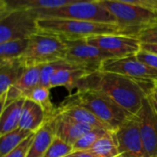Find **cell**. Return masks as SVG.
<instances>
[{"label": "cell", "instance_id": "1", "mask_svg": "<svg viewBox=\"0 0 157 157\" xmlns=\"http://www.w3.org/2000/svg\"><path fill=\"white\" fill-rule=\"evenodd\" d=\"M155 82H138L131 78L105 71H95L84 77L78 90H97L109 96L123 109L136 116L150 91L145 86Z\"/></svg>", "mask_w": 157, "mask_h": 157}, {"label": "cell", "instance_id": "2", "mask_svg": "<svg viewBox=\"0 0 157 157\" xmlns=\"http://www.w3.org/2000/svg\"><path fill=\"white\" fill-rule=\"evenodd\" d=\"M38 32L56 35L63 40H81L103 34H123L136 36L125 27L116 23H102L86 21L41 19L37 20Z\"/></svg>", "mask_w": 157, "mask_h": 157}, {"label": "cell", "instance_id": "3", "mask_svg": "<svg viewBox=\"0 0 157 157\" xmlns=\"http://www.w3.org/2000/svg\"><path fill=\"white\" fill-rule=\"evenodd\" d=\"M67 102L80 105L94 114L111 131H115L132 117L109 96L97 90H78Z\"/></svg>", "mask_w": 157, "mask_h": 157}, {"label": "cell", "instance_id": "4", "mask_svg": "<svg viewBox=\"0 0 157 157\" xmlns=\"http://www.w3.org/2000/svg\"><path fill=\"white\" fill-rule=\"evenodd\" d=\"M67 45L63 39L45 33L37 32L28 38V44L18 58L23 67L42 66L65 60Z\"/></svg>", "mask_w": 157, "mask_h": 157}, {"label": "cell", "instance_id": "5", "mask_svg": "<svg viewBox=\"0 0 157 157\" xmlns=\"http://www.w3.org/2000/svg\"><path fill=\"white\" fill-rule=\"evenodd\" d=\"M32 11L34 13L37 20L63 19L102 23H116L114 17L97 0H94V1H82L63 7L35 10Z\"/></svg>", "mask_w": 157, "mask_h": 157}, {"label": "cell", "instance_id": "6", "mask_svg": "<svg viewBox=\"0 0 157 157\" xmlns=\"http://www.w3.org/2000/svg\"><path fill=\"white\" fill-rule=\"evenodd\" d=\"M114 17L116 23L131 30L135 35L152 25L157 24V12L116 0H97Z\"/></svg>", "mask_w": 157, "mask_h": 157}, {"label": "cell", "instance_id": "7", "mask_svg": "<svg viewBox=\"0 0 157 157\" xmlns=\"http://www.w3.org/2000/svg\"><path fill=\"white\" fill-rule=\"evenodd\" d=\"M37 32V18L32 10H8L0 14V44L27 39Z\"/></svg>", "mask_w": 157, "mask_h": 157}, {"label": "cell", "instance_id": "8", "mask_svg": "<svg viewBox=\"0 0 157 157\" xmlns=\"http://www.w3.org/2000/svg\"><path fill=\"white\" fill-rule=\"evenodd\" d=\"M64 42L67 45L65 61L90 73L100 70L103 62L112 58L98 47L88 44L85 39L64 40Z\"/></svg>", "mask_w": 157, "mask_h": 157}, {"label": "cell", "instance_id": "9", "mask_svg": "<svg viewBox=\"0 0 157 157\" xmlns=\"http://www.w3.org/2000/svg\"><path fill=\"white\" fill-rule=\"evenodd\" d=\"M100 70L120 74L138 82H157V70L140 61L136 55L105 60Z\"/></svg>", "mask_w": 157, "mask_h": 157}, {"label": "cell", "instance_id": "10", "mask_svg": "<svg viewBox=\"0 0 157 157\" xmlns=\"http://www.w3.org/2000/svg\"><path fill=\"white\" fill-rule=\"evenodd\" d=\"M88 44L98 47L112 58H122L136 55L140 50V42L136 36L123 34H103L88 37Z\"/></svg>", "mask_w": 157, "mask_h": 157}, {"label": "cell", "instance_id": "11", "mask_svg": "<svg viewBox=\"0 0 157 157\" xmlns=\"http://www.w3.org/2000/svg\"><path fill=\"white\" fill-rule=\"evenodd\" d=\"M113 133L119 157H146L136 116L125 122Z\"/></svg>", "mask_w": 157, "mask_h": 157}, {"label": "cell", "instance_id": "12", "mask_svg": "<svg viewBox=\"0 0 157 157\" xmlns=\"http://www.w3.org/2000/svg\"><path fill=\"white\" fill-rule=\"evenodd\" d=\"M146 157H157V116L150 107L146 98L136 115Z\"/></svg>", "mask_w": 157, "mask_h": 157}, {"label": "cell", "instance_id": "13", "mask_svg": "<svg viewBox=\"0 0 157 157\" xmlns=\"http://www.w3.org/2000/svg\"><path fill=\"white\" fill-rule=\"evenodd\" d=\"M47 120L54 130L55 136L71 145H73L86 132L94 128L88 125L77 122L74 119L57 112L56 108L55 113L48 117Z\"/></svg>", "mask_w": 157, "mask_h": 157}, {"label": "cell", "instance_id": "14", "mask_svg": "<svg viewBox=\"0 0 157 157\" xmlns=\"http://www.w3.org/2000/svg\"><path fill=\"white\" fill-rule=\"evenodd\" d=\"M41 66L24 67V69L18 82L7 92L6 105L16 101L25 95L40 84Z\"/></svg>", "mask_w": 157, "mask_h": 157}, {"label": "cell", "instance_id": "15", "mask_svg": "<svg viewBox=\"0 0 157 157\" xmlns=\"http://www.w3.org/2000/svg\"><path fill=\"white\" fill-rule=\"evenodd\" d=\"M89 74L91 73L84 69L67 63L53 75L50 82V89L55 87H65L68 91L74 88L77 89L81 81Z\"/></svg>", "mask_w": 157, "mask_h": 157}, {"label": "cell", "instance_id": "16", "mask_svg": "<svg viewBox=\"0 0 157 157\" xmlns=\"http://www.w3.org/2000/svg\"><path fill=\"white\" fill-rule=\"evenodd\" d=\"M46 119L47 116L44 108L38 104L25 98L19 128L35 133L43 127Z\"/></svg>", "mask_w": 157, "mask_h": 157}, {"label": "cell", "instance_id": "17", "mask_svg": "<svg viewBox=\"0 0 157 157\" xmlns=\"http://www.w3.org/2000/svg\"><path fill=\"white\" fill-rule=\"evenodd\" d=\"M56 111L74 119L77 122L88 125L92 128H105L110 130L108 127L104 122H102L94 114L80 105L66 101L62 105L56 108Z\"/></svg>", "mask_w": 157, "mask_h": 157}, {"label": "cell", "instance_id": "18", "mask_svg": "<svg viewBox=\"0 0 157 157\" xmlns=\"http://www.w3.org/2000/svg\"><path fill=\"white\" fill-rule=\"evenodd\" d=\"M25 98L21 97L5 105L0 115V135L19 128Z\"/></svg>", "mask_w": 157, "mask_h": 157}, {"label": "cell", "instance_id": "19", "mask_svg": "<svg viewBox=\"0 0 157 157\" xmlns=\"http://www.w3.org/2000/svg\"><path fill=\"white\" fill-rule=\"evenodd\" d=\"M82 1H94V0H6V3L9 10H35L54 9Z\"/></svg>", "mask_w": 157, "mask_h": 157}, {"label": "cell", "instance_id": "20", "mask_svg": "<svg viewBox=\"0 0 157 157\" xmlns=\"http://www.w3.org/2000/svg\"><path fill=\"white\" fill-rule=\"evenodd\" d=\"M54 138V130L49 121L46 119L43 127L34 133L33 142L26 157H44V154Z\"/></svg>", "mask_w": 157, "mask_h": 157}, {"label": "cell", "instance_id": "21", "mask_svg": "<svg viewBox=\"0 0 157 157\" xmlns=\"http://www.w3.org/2000/svg\"><path fill=\"white\" fill-rule=\"evenodd\" d=\"M24 67L18 59L10 61L0 70V97L6 94L9 89L20 78Z\"/></svg>", "mask_w": 157, "mask_h": 157}, {"label": "cell", "instance_id": "22", "mask_svg": "<svg viewBox=\"0 0 157 157\" xmlns=\"http://www.w3.org/2000/svg\"><path fill=\"white\" fill-rule=\"evenodd\" d=\"M31 134L32 132L19 128L9 133L0 135V157H5Z\"/></svg>", "mask_w": 157, "mask_h": 157}, {"label": "cell", "instance_id": "23", "mask_svg": "<svg viewBox=\"0 0 157 157\" xmlns=\"http://www.w3.org/2000/svg\"><path fill=\"white\" fill-rule=\"evenodd\" d=\"M25 98L41 105L45 111L47 118L50 117L56 111V107L51 102L50 88H47L39 84L38 86L33 88L32 91H30L25 95Z\"/></svg>", "mask_w": 157, "mask_h": 157}, {"label": "cell", "instance_id": "24", "mask_svg": "<svg viewBox=\"0 0 157 157\" xmlns=\"http://www.w3.org/2000/svg\"><path fill=\"white\" fill-rule=\"evenodd\" d=\"M100 157H118V150L113 131H108L101 137L90 149Z\"/></svg>", "mask_w": 157, "mask_h": 157}, {"label": "cell", "instance_id": "25", "mask_svg": "<svg viewBox=\"0 0 157 157\" xmlns=\"http://www.w3.org/2000/svg\"><path fill=\"white\" fill-rule=\"evenodd\" d=\"M27 44L28 38L0 44V61H11L18 59L24 52Z\"/></svg>", "mask_w": 157, "mask_h": 157}, {"label": "cell", "instance_id": "26", "mask_svg": "<svg viewBox=\"0 0 157 157\" xmlns=\"http://www.w3.org/2000/svg\"><path fill=\"white\" fill-rule=\"evenodd\" d=\"M108 131H111V130H107L105 128H94L89 130L72 145L74 151H89L93 147V145L101 137H103L105 134H106Z\"/></svg>", "mask_w": 157, "mask_h": 157}, {"label": "cell", "instance_id": "27", "mask_svg": "<svg viewBox=\"0 0 157 157\" xmlns=\"http://www.w3.org/2000/svg\"><path fill=\"white\" fill-rule=\"evenodd\" d=\"M74 151L73 146L60 138L55 136L49 148L47 149L44 157H64L71 154Z\"/></svg>", "mask_w": 157, "mask_h": 157}, {"label": "cell", "instance_id": "28", "mask_svg": "<svg viewBox=\"0 0 157 157\" xmlns=\"http://www.w3.org/2000/svg\"><path fill=\"white\" fill-rule=\"evenodd\" d=\"M66 64L67 62L65 60H60L42 65L40 72V85L50 88V82L53 75Z\"/></svg>", "mask_w": 157, "mask_h": 157}, {"label": "cell", "instance_id": "29", "mask_svg": "<svg viewBox=\"0 0 157 157\" xmlns=\"http://www.w3.org/2000/svg\"><path fill=\"white\" fill-rule=\"evenodd\" d=\"M136 37L143 44H157V24L143 29Z\"/></svg>", "mask_w": 157, "mask_h": 157}, {"label": "cell", "instance_id": "30", "mask_svg": "<svg viewBox=\"0 0 157 157\" xmlns=\"http://www.w3.org/2000/svg\"><path fill=\"white\" fill-rule=\"evenodd\" d=\"M34 133H32L27 139H25L18 147H16L13 151L8 153L5 157H26L31 147V144L33 140Z\"/></svg>", "mask_w": 157, "mask_h": 157}, {"label": "cell", "instance_id": "31", "mask_svg": "<svg viewBox=\"0 0 157 157\" xmlns=\"http://www.w3.org/2000/svg\"><path fill=\"white\" fill-rule=\"evenodd\" d=\"M136 56L140 61H141L145 65L157 70V55L143 50H140L136 54Z\"/></svg>", "mask_w": 157, "mask_h": 157}, {"label": "cell", "instance_id": "32", "mask_svg": "<svg viewBox=\"0 0 157 157\" xmlns=\"http://www.w3.org/2000/svg\"><path fill=\"white\" fill-rule=\"evenodd\" d=\"M116 1L141 7L157 12V0H116Z\"/></svg>", "mask_w": 157, "mask_h": 157}, {"label": "cell", "instance_id": "33", "mask_svg": "<svg viewBox=\"0 0 157 157\" xmlns=\"http://www.w3.org/2000/svg\"><path fill=\"white\" fill-rule=\"evenodd\" d=\"M146 100L151 110L157 116V87L155 85L147 93Z\"/></svg>", "mask_w": 157, "mask_h": 157}, {"label": "cell", "instance_id": "34", "mask_svg": "<svg viewBox=\"0 0 157 157\" xmlns=\"http://www.w3.org/2000/svg\"><path fill=\"white\" fill-rule=\"evenodd\" d=\"M140 50L157 55V44H140Z\"/></svg>", "mask_w": 157, "mask_h": 157}, {"label": "cell", "instance_id": "35", "mask_svg": "<svg viewBox=\"0 0 157 157\" xmlns=\"http://www.w3.org/2000/svg\"><path fill=\"white\" fill-rule=\"evenodd\" d=\"M74 157H100L94 152L89 151H73Z\"/></svg>", "mask_w": 157, "mask_h": 157}, {"label": "cell", "instance_id": "36", "mask_svg": "<svg viewBox=\"0 0 157 157\" xmlns=\"http://www.w3.org/2000/svg\"><path fill=\"white\" fill-rule=\"evenodd\" d=\"M6 100H7V94L0 97V115H1V113L6 105Z\"/></svg>", "mask_w": 157, "mask_h": 157}, {"label": "cell", "instance_id": "37", "mask_svg": "<svg viewBox=\"0 0 157 157\" xmlns=\"http://www.w3.org/2000/svg\"><path fill=\"white\" fill-rule=\"evenodd\" d=\"M8 10H9V8L6 3V0H0V14L7 11Z\"/></svg>", "mask_w": 157, "mask_h": 157}, {"label": "cell", "instance_id": "38", "mask_svg": "<svg viewBox=\"0 0 157 157\" xmlns=\"http://www.w3.org/2000/svg\"><path fill=\"white\" fill-rule=\"evenodd\" d=\"M11 61H12V60H11ZM9 62H10V61H0V70H1V68H2L5 65H7Z\"/></svg>", "mask_w": 157, "mask_h": 157}, {"label": "cell", "instance_id": "39", "mask_svg": "<svg viewBox=\"0 0 157 157\" xmlns=\"http://www.w3.org/2000/svg\"><path fill=\"white\" fill-rule=\"evenodd\" d=\"M64 157H74V155H73V152H72L71 154H69V155H67V156H64Z\"/></svg>", "mask_w": 157, "mask_h": 157}, {"label": "cell", "instance_id": "40", "mask_svg": "<svg viewBox=\"0 0 157 157\" xmlns=\"http://www.w3.org/2000/svg\"><path fill=\"white\" fill-rule=\"evenodd\" d=\"M155 86H156V87H157V82H155Z\"/></svg>", "mask_w": 157, "mask_h": 157}]
</instances>
